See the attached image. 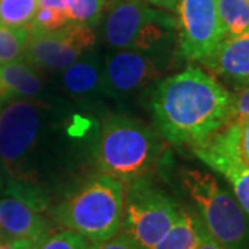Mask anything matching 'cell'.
Returning a JSON list of instances; mask_svg holds the SVG:
<instances>
[{
	"instance_id": "3",
	"label": "cell",
	"mask_w": 249,
	"mask_h": 249,
	"mask_svg": "<svg viewBox=\"0 0 249 249\" xmlns=\"http://www.w3.org/2000/svg\"><path fill=\"white\" fill-rule=\"evenodd\" d=\"M124 201V183L98 172L54 206L52 219L62 229L80 232L91 242H100L121 230Z\"/></svg>"
},
{
	"instance_id": "29",
	"label": "cell",
	"mask_w": 249,
	"mask_h": 249,
	"mask_svg": "<svg viewBox=\"0 0 249 249\" xmlns=\"http://www.w3.org/2000/svg\"><path fill=\"white\" fill-rule=\"evenodd\" d=\"M3 193V180H1V178H0V194Z\"/></svg>"
},
{
	"instance_id": "9",
	"label": "cell",
	"mask_w": 249,
	"mask_h": 249,
	"mask_svg": "<svg viewBox=\"0 0 249 249\" xmlns=\"http://www.w3.org/2000/svg\"><path fill=\"white\" fill-rule=\"evenodd\" d=\"M193 152L208 168L229 181L231 193L249 217V166L241 157L238 121L226 124Z\"/></svg>"
},
{
	"instance_id": "1",
	"label": "cell",
	"mask_w": 249,
	"mask_h": 249,
	"mask_svg": "<svg viewBox=\"0 0 249 249\" xmlns=\"http://www.w3.org/2000/svg\"><path fill=\"white\" fill-rule=\"evenodd\" d=\"M151 111L166 140L193 150L234 121L231 91L196 67L160 80L151 94Z\"/></svg>"
},
{
	"instance_id": "13",
	"label": "cell",
	"mask_w": 249,
	"mask_h": 249,
	"mask_svg": "<svg viewBox=\"0 0 249 249\" xmlns=\"http://www.w3.org/2000/svg\"><path fill=\"white\" fill-rule=\"evenodd\" d=\"M199 62L234 90L249 86V32L223 39Z\"/></svg>"
},
{
	"instance_id": "2",
	"label": "cell",
	"mask_w": 249,
	"mask_h": 249,
	"mask_svg": "<svg viewBox=\"0 0 249 249\" xmlns=\"http://www.w3.org/2000/svg\"><path fill=\"white\" fill-rule=\"evenodd\" d=\"M0 106V163L10 178L36 183V163L45 160L55 134L58 111L42 98H17Z\"/></svg>"
},
{
	"instance_id": "26",
	"label": "cell",
	"mask_w": 249,
	"mask_h": 249,
	"mask_svg": "<svg viewBox=\"0 0 249 249\" xmlns=\"http://www.w3.org/2000/svg\"><path fill=\"white\" fill-rule=\"evenodd\" d=\"M240 151L244 162L249 166V118H240Z\"/></svg>"
},
{
	"instance_id": "4",
	"label": "cell",
	"mask_w": 249,
	"mask_h": 249,
	"mask_svg": "<svg viewBox=\"0 0 249 249\" xmlns=\"http://www.w3.org/2000/svg\"><path fill=\"white\" fill-rule=\"evenodd\" d=\"M158 134L132 116L111 115L104 121L98 139L96 165L100 173L129 184L147 176L162 155Z\"/></svg>"
},
{
	"instance_id": "14",
	"label": "cell",
	"mask_w": 249,
	"mask_h": 249,
	"mask_svg": "<svg viewBox=\"0 0 249 249\" xmlns=\"http://www.w3.org/2000/svg\"><path fill=\"white\" fill-rule=\"evenodd\" d=\"M43 90L42 71L24 58L0 65V103L17 98H39Z\"/></svg>"
},
{
	"instance_id": "23",
	"label": "cell",
	"mask_w": 249,
	"mask_h": 249,
	"mask_svg": "<svg viewBox=\"0 0 249 249\" xmlns=\"http://www.w3.org/2000/svg\"><path fill=\"white\" fill-rule=\"evenodd\" d=\"M91 249H144L137 244L136 241L129 237L127 234L122 230L116 232L115 235H112L111 238L106 241H100V242H93Z\"/></svg>"
},
{
	"instance_id": "17",
	"label": "cell",
	"mask_w": 249,
	"mask_h": 249,
	"mask_svg": "<svg viewBox=\"0 0 249 249\" xmlns=\"http://www.w3.org/2000/svg\"><path fill=\"white\" fill-rule=\"evenodd\" d=\"M223 39L249 32V0H217Z\"/></svg>"
},
{
	"instance_id": "16",
	"label": "cell",
	"mask_w": 249,
	"mask_h": 249,
	"mask_svg": "<svg viewBox=\"0 0 249 249\" xmlns=\"http://www.w3.org/2000/svg\"><path fill=\"white\" fill-rule=\"evenodd\" d=\"M196 247L198 231L196 213L181 208L178 219L154 249H196Z\"/></svg>"
},
{
	"instance_id": "25",
	"label": "cell",
	"mask_w": 249,
	"mask_h": 249,
	"mask_svg": "<svg viewBox=\"0 0 249 249\" xmlns=\"http://www.w3.org/2000/svg\"><path fill=\"white\" fill-rule=\"evenodd\" d=\"M196 213V212H194ZM196 231H198V247L196 249H229L224 245H222L219 241H216L208 232V230L204 227L202 222L199 220V217L196 214Z\"/></svg>"
},
{
	"instance_id": "10",
	"label": "cell",
	"mask_w": 249,
	"mask_h": 249,
	"mask_svg": "<svg viewBox=\"0 0 249 249\" xmlns=\"http://www.w3.org/2000/svg\"><path fill=\"white\" fill-rule=\"evenodd\" d=\"M162 68L150 55L134 49L109 50L103 61V90L115 100L133 96L160 79Z\"/></svg>"
},
{
	"instance_id": "20",
	"label": "cell",
	"mask_w": 249,
	"mask_h": 249,
	"mask_svg": "<svg viewBox=\"0 0 249 249\" xmlns=\"http://www.w3.org/2000/svg\"><path fill=\"white\" fill-rule=\"evenodd\" d=\"M29 29L11 28L0 24V65L17 61L24 57Z\"/></svg>"
},
{
	"instance_id": "28",
	"label": "cell",
	"mask_w": 249,
	"mask_h": 249,
	"mask_svg": "<svg viewBox=\"0 0 249 249\" xmlns=\"http://www.w3.org/2000/svg\"><path fill=\"white\" fill-rule=\"evenodd\" d=\"M142 1H147L152 6H157V7H160V9H166L172 10L175 9L178 0H142Z\"/></svg>"
},
{
	"instance_id": "15",
	"label": "cell",
	"mask_w": 249,
	"mask_h": 249,
	"mask_svg": "<svg viewBox=\"0 0 249 249\" xmlns=\"http://www.w3.org/2000/svg\"><path fill=\"white\" fill-rule=\"evenodd\" d=\"M61 83L65 91L76 98L104 94L103 90V61L91 53L62 70Z\"/></svg>"
},
{
	"instance_id": "18",
	"label": "cell",
	"mask_w": 249,
	"mask_h": 249,
	"mask_svg": "<svg viewBox=\"0 0 249 249\" xmlns=\"http://www.w3.org/2000/svg\"><path fill=\"white\" fill-rule=\"evenodd\" d=\"M37 7V0H0V24L11 28H28Z\"/></svg>"
},
{
	"instance_id": "5",
	"label": "cell",
	"mask_w": 249,
	"mask_h": 249,
	"mask_svg": "<svg viewBox=\"0 0 249 249\" xmlns=\"http://www.w3.org/2000/svg\"><path fill=\"white\" fill-rule=\"evenodd\" d=\"M181 187L208 232L229 249H249V217L212 173L183 169Z\"/></svg>"
},
{
	"instance_id": "12",
	"label": "cell",
	"mask_w": 249,
	"mask_h": 249,
	"mask_svg": "<svg viewBox=\"0 0 249 249\" xmlns=\"http://www.w3.org/2000/svg\"><path fill=\"white\" fill-rule=\"evenodd\" d=\"M155 10L142 0H109L103 18V39L111 50L132 49L142 25Z\"/></svg>"
},
{
	"instance_id": "19",
	"label": "cell",
	"mask_w": 249,
	"mask_h": 249,
	"mask_svg": "<svg viewBox=\"0 0 249 249\" xmlns=\"http://www.w3.org/2000/svg\"><path fill=\"white\" fill-rule=\"evenodd\" d=\"M71 24L93 28L103 18L104 0H62Z\"/></svg>"
},
{
	"instance_id": "30",
	"label": "cell",
	"mask_w": 249,
	"mask_h": 249,
	"mask_svg": "<svg viewBox=\"0 0 249 249\" xmlns=\"http://www.w3.org/2000/svg\"><path fill=\"white\" fill-rule=\"evenodd\" d=\"M0 106H1V103H0Z\"/></svg>"
},
{
	"instance_id": "6",
	"label": "cell",
	"mask_w": 249,
	"mask_h": 249,
	"mask_svg": "<svg viewBox=\"0 0 249 249\" xmlns=\"http://www.w3.org/2000/svg\"><path fill=\"white\" fill-rule=\"evenodd\" d=\"M181 206L147 176L129 183L121 230L144 249H154L178 219Z\"/></svg>"
},
{
	"instance_id": "22",
	"label": "cell",
	"mask_w": 249,
	"mask_h": 249,
	"mask_svg": "<svg viewBox=\"0 0 249 249\" xmlns=\"http://www.w3.org/2000/svg\"><path fill=\"white\" fill-rule=\"evenodd\" d=\"M68 24L71 22L68 19L67 13L46 9V7H37L35 17L28 29L29 31H54V29L65 27Z\"/></svg>"
},
{
	"instance_id": "8",
	"label": "cell",
	"mask_w": 249,
	"mask_h": 249,
	"mask_svg": "<svg viewBox=\"0 0 249 249\" xmlns=\"http://www.w3.org/2000/svg\"><path fill=\"white\" fill-rule=\"evenodd\" d=\"M178 50L187 61H201L223 40L217 0H178Z\"/></svg>"
},
{
	"instance_id": "27",
	"label": "cell",
	"mask_w": 249,
	"mask_h": 249,
	"mask_svg": "<svg viewBox=\"0 0 249 249\" xmlns=\"http://www.w3.org/2000/svg\"><path fill=\"white\" fill-rule=\"evenodd\" d=\"M36 245L29 240H0V249H35Z\"/></svg>"
},
{
	"instance_id": "24",
	"label": "cell",
	"mask_w": 249,
	"mask_h": 249,
	"mask_svg": "<svg viewBox=\"0 0 249 249\" xmlns=\"http://www.w3.org/2000/svg\"><path fill=\"white\" fill-rule=\"evenodd\" d=\"M232 118H249V86L241 88L231 93Z\"/></svg>"
},
{
	"instance_id": "21",
	"label": "cell",
	"mask_w": 249,
	"mask_h": 249,
	"mask_svg": "<svg viewBox=\"0 0 249 249\" xmlns=\"http://www.w3.org/2000/svg\"><path fill=\"white\" fill-rule=\"evenodd\" d=\"M93 242L80 232L70 229L52 232L40 241L35 249H91Z\"/></svg>"
},
{
	"instance_id": "7",
	"label": "cell",
	"mask_w": 249,
	"mask_h": 249,
	"mask_svg": "<svg viewBox=\"0 0 249 249\" xmlns=\"http://www.w3.org/2000/svg\"><path fill=\"white\" fill-rule=\"evenodd\" d=\"M96 43L93 28L68 24L54 31H29L24 60L40 71H62Z\"/></svg>"
},
{
	"instance_id": "11",
	"label": "cell",
	"mask_w": 249,
	"mask_h": 249,
	"mask_svg": "<svg viewBox=\"0 0 249 249\" xmlns=\"http://www.w3.org/2000/svg\"><path fill=\"white\" fill-rule=\"evenodd\" d=\"M53 232L45 211L19 196H0V240H29L39 244Z\"/></svg>"
}]
</instances>
